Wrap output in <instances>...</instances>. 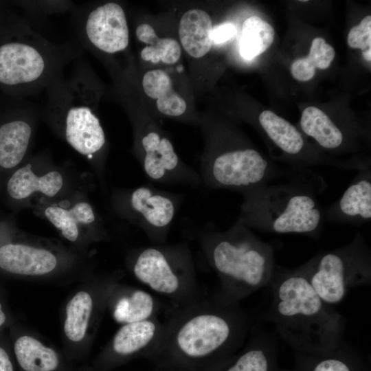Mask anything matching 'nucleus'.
<instances>
[{
  "label": "nucleus",
  "mask_w": 371,
  "mask_h": 371,
  "mask_svg": "<svg viewBox=\"0 0 371 371\" xmlns=\"http://www.w3.org/2000/svg\"><path fill=\"white\" fill-rule=\"evenodd\" d=\"M249 322L238 304L216 295L180 306L166 322L149 357L164 371H214L223 356L248 335Z\"/></svg>",
  "instance_id": "f257e3e1"
},
{
  "label": "nucleus",
  "mask_w": 371,
  "mask_h": 371,
  "mask_svg": "<svg viewBox=\"0 0 371 371\" xmlns=\"http://www.w3.org/2000/svg\"><path fill=\"white\" fill-rule=\"evenodd\" d=\"M268 286L273 297L263 319L273 324L284 341L313 352L341 346L345 317L320 298L299 267H277Z\"/></svg>",
  "instance_id": "f03ea898"
},
{
  "label": "nucleus",
  "mask_w": 371,
  "mask_h": 371,
  "mask_svg": "<svg viewBox=\"0 0 371 371\" xmlns=\"http://www.w3.org/2000/svg\"><path fill=\"white\" fill-rule=\"evenodd\" d=\"M199 240L219 279L221 300L238 304L271 282L277 268L273 247L241 223L225 231L205 230Z\"/></svg>",
  "instance_id": "7ed1b4c3"
},
{
  "label": "nucleus",
  "mask_w": 371,
  "mask_h": 371,
  "mask_svg": "<svg viewBox=\"0 0 371 371\" xmlns=\"http://www.w3.org/2000/svg\"><path fill=\"white\" fill-rule=\"evenodd\" d=\"M237 221L249 229L317 237L322 213L312 192L297 184H265L243 193Z\"/></svg>",
  "instance_id": "20e7f679"
},
{
  "label": "nucleus",
  "mask_w": 371,
  "mask_h": 371,
  "mask_svg": "<svg viewBox=\"0 0 371 371\" xmlns=\"http://www.w3.org/2000/svg\"><path fill=\"white\" fill-rule=\"evenodd\" d=\"M327 304L340 303L349 291L371 282V251L360 232L347 245L318 253L298 267Z\"/></svg>",
  "instance_id": "39448f33"
},
{
  "label": "nucleus",
  "mask_w": 371,
  "mask_h": 371,
  "mask_svg": "<svg viewBox=\"0 0 371 371\" xmlns=\"http://www.w3.org/2000/svg\"><path fill=\"white\" fill-rule=\"evenodd\" d=\"M133 272L141 283L180 306L203 297L187 243L141 249L135 257Z\"/></svg>",
  "instance_id": "423d86ee"
},
{
  "label": "nucleus",
  "mask_w": 371,
  "mask_h": 371,
  "mask_svg": "<svg viewBox=\"0 0 371 371\" xmlns=\"http://www.w3.org/2000/svg\"><path fill=\"white\" fill-rule=\"evenodd\" d=\"M56 60L50 48L35 38L5 43L0 46V82L35 87L52 74Z\"/></svg>",
  "instance_id": "0eeeda50"
},
{
  "label": "nucleus",
  "mask_w": 371,
  "mask_h": 371,
  "mask_svg": "<svg viewBox=\"0 0 371 371\" xmlns=\"http://www.w3.org/2000/svg\"><path fill=\"white\" fill-rule=\"evenodd\" d=\"M128 202L148 238L159 245L163 243L179 206V196L141 186L131 192Z\"/></svg>",
  "instance_id": "6e6552de"
},
{
  "label": "nucleus",
  "mask_w": 371,
  "mask_h": 371,
  "mask_svg": "<svg viewBox=\"0 0 371 371\" xmlns=\"http://www.w3.org/2000/svg\"><path fill=\"white\" fill-rule=\"evenodd\" d=\"M83 29L86 41L103 52L114 54L128 45L126 18L117 3H106L93 9L86 16Z\"/></svg>",
  "instance_id": "1a4fd4ad"
},
{
  "label": "nucleus",
  "mask_w": 371,
  "mask_h": 371,
  "mask_svg": "<svg viewBox=\"0 0 371 371\" xmlns=\"http://www.w3.org/2000/svg\"><path fill=\"white\" fill-rule=\"evenodd\" d=\"M67 106L65 137L69 144L88 156L101 150L105 144L104 133L87 102H71Z\"/></svg>",
  "instance_id": "9d476101"
},
{
  "label": "nucleus",
  "mask_w": 371,
  "mask_h": 371,
  "mask_svg": "<svg viewBox=\"0 0 371 371\" xmlns=\"http://www.w3.org/2000/svg\"><path fill=\"white\" fill-rule=\"evenodd\" d=\"M358 171L340 199L328 210L326 217L328 221L358 225L370 220V168Z\"/></svg>",
  "instance_id": "9b49d317"
},
{
  "label": "nucleus",
  "mask_w": 371,
  "mask_h": 371,
  "mask_svg": "<svg viewBox=\"0 0 371 371\" xmlns=\"http://www.w3.org/2000/svg\"><path fill=\"white\" fill-rule=\"evenodd\" d=\"M164 323L157 317L124 324L115 335L112 351L117 357L144 355L150 357L158 346Z\"/></svg>",
  "instance_id": "f8f14e48"
},
{
  "label": "nucleus",
  "mask_w": 371,
  "mask_h": 371,
  "mask_svg": "<svg viewBox=\"0 0 371 371\" xmlns=\"http://www.w3.org/2000/svg\"><path fill=\"white\" fill-rule=\"evenodd\" d=\"M56 257L49 251L21 244L0 247V267L21 275H43L56 266Z\"/></svg>",
  "instance_id": "ddd939ff"
},
{
  "label": "nucleus",
  "mask_w": 371,
  "mask_h": 371,
  "mask_svg": "<svg viewBox=\"0 0 371 371\" xmlns=\"http://www.w3.org/2000/svg\"><path fill=\"white\" fill-rule=\"evenodd\" d=\"M212 22L210 15L199 9H192L182 16L179 34L182 47L194 58L204 56L212 45Z\"/></svg>",
  "instance_id": "4468645a"
},
{
  "label": "nucleus",
  "mask_w": 371,
  "mask_h": 371,
  "mask_svg": "<svg viewBox=\"0 0 371 371\" xmlns=\"http://www.w3.org/2000/svg\"><path fill=\"white\" fill-rule=\"evenodd\" d=\"M258 121L269 138L286 155L297 159L300 157L303 163L307 164L303 156L305 142L295 126L269 110L260 114Z\"/></svg>",
  "instance_id": "2eb2a0df"
},
{
  "label": "nucleus",
  "mask_w": 371,
  "mask_h": 371,
  "mask_svg": "<svg viewBox=\"0 0 371 371\" xmlns=\"http://www.w3.org/2000/svg\"><path fill=\"white\" fill-rule=\"evenodd\" d=\"M142 86L148 96L157 100V109L163 114L178 117L186 111L185 100L172 89L170 78L163 70L146 72L143 77Z\"/></svg>",
  "instance_id": "dca6fc26"
},
{
  "label": "nucleus",
  "mask_w": 371,
  "mask_h": 371,
  "mask_svg": "<svg viewBox=\"0 0 371 371\" xmlns=\"http://www.w3.org/2000/svg\"><path fill=\"white\" fill-rule=\"evenodd\" d=\"M31 164L17 170L8 183V192L14 199H22L34 192L53 196L63 186L61 175L56 171L38 177L32 171Z\"/></svg>",
  "instance_id": "f3484780"
},
{
  "label": "nucleus",
  "mask_w": 371,
  "mask_h": 371,
  "mask_svg": "<svg viewBox=\"0 0 371 371\" xmlns=\"http://www.w3.org/2000/svg\"><path fill=\"white\" fill-rule=\"evenodd\" d=\"M300 126L306 135L329 150L341 147L344 141L341 128L326 113L315 106H308L303 111Z\"/></svg>",
  "instance_id": "a211bd4d"
},
{
  "label": "nucleus",
  "mask_w": 371,
  "mask_h": 371,
  "mask_svg": "<svg viewBox=\"0 0 371 371\" xmlns=\"http://www.w3.org/2000/svg\"><path fill=\"white\" fill-rule=\"evenodd\" d=\"M32 128L25 121L15 120L0 126V166L11 168L23 159L27 149Z\"/></svg>",
  "instance_id": "6ab92c4d"
},
{
  "label": "nucleus",
  "mask_w": 371,
  "mask_h": 371,
  "mask_svg": "<svg viewBox=\"0 0 371 371\" xmlns=\"http://www.w3.org/2000/svg\"><path fill=\"white\" fill-rule=\"evenodd\" d=\"M158 304L148 291L133 289L115 303L113 317L120 324H128L157 317Z\"/></svg>",
  "instance_id": "aec40b11"
},
{
  "label": "nucleus",
  "mask_w": 371,
  "mask_h": 371,
  "mask_svg": "<svg viewBox=\"0 0 371 371\" xmlns=\"http://www.w3.org/2000/svg\"><path fill=\"white\" fill-rule=\"evenodd\" d=\"M14 350L17 362L24 371H55L59 367L57 353L32 337L19 338Z\"/></svg>",
  "instance_id": "412c9836"
},
{
  "label": "nucleus",
  "mask_w": 371,
  "mask_h": 371,
  "mask_svg": "<svg viewBox=\"0 0 371 371\" xmlns=\"http://www.w3.org/2000/svg\"><path fill=\"white\" fill-rule=\"evenodd\" d=\"M137 39L146 46L141 52V57L146 61L158 63L174 64L181 56L179 43L172 38L158 37L151 25L143 23L135 30Z\"/></svg>",
  "instance_id": "4be33fe9"
},
{
  "label": "nucleus",
  "mask_w": 371,
  "mask_h": 371,
  "mask_svg": "<svg viewBox=\"0 0 371 371\" xmlns=\"http://www.w3.org/2000/svg\"><path fill=\"white\" fill-rule=\"evenodd\" d=\"M274 36V29L267 21L258 16L247 18L241 29L239 42L241 56L251 60L259 56L271 45Z\"/></svg>",
  "instance_id": "5701e85b"
},
{
  "label": "nucleus",
  "mask_w": 371,
  "mask_h": 371,
  "mask_svg": "<svg viewBox=\"0 0 371 371\" xmlns=\"http://www.w3.org/2000/svg\"><path fill=\"white\" fill-rule=\"evenodd\" d=\"M49 221L59 229L65 238L75 241L78 236V223L89 224L95 221L91 206L85 202L77 203L71 209L49 207L45 211Z\"/></svg>",
  "instance_id": "b1692460"
},
{
  "label": "nucleus",
  "mask_w": 371,
  "mask_h": 371,
  "mask_svg": "<svg viewBox=\"0 0 371 371\" xmlns=\"http://www.w3.org/2000/svg\"><path fill=\"white\" fill-rule=\"evenodd\" d=\"M334 48L322 37L315 38L307 56L295 60L291 66L293 77L299 81H308L313 78L315 69H325L334 59Z\"/></svg>",
  "instance_id": "393cba45"
},
{
  "label": "nucleus",
  "mask_w": 371,
  "mask_h": 371,
  "mask_svg": "<svg viewBox=\"0 0 371 371\" xmlns=\"http://www.w3.org/2000/svg\"><path fill=\"white\" fill-rule=\"evenodd\" d=\"M268 335L256 334L250 339V344L234 361L223 368L214 371H269V358L266 350L271 340Z\"/></svg>",
  "instance_id": "a878e982"
},
{
  "label": "nucleus",
  "mask_w": 371,
  "mask_h": 371,
  "mask_svg": "<svg viewBox=\"0 0 371 371\" xmlns=\"http://www.w3.org/2000/svg\"><path fill=\"white\" fill-rule=\"evenodd\" d=\"M93 308L91 295L85 291L77 293L66 308L64 330L71 341H79L85 337Z\"/></svg>",
  "instance_id": "bb28decb"
},
{
  "label": "nucleus",
  "mask_w": 371,
  "mask_h": 371,
  "mask_svg": "<svg viewBox=\"0 0 371 371\" xmlns=\"http://www.w3.org/2000/svg\"><path fill=\"white\" fill-rule=\"evenodd\" d=\"M347 42L350 47L362 51L371 48V16L364 17L350 30Z\"/></svg>",
  "instance_id": "cd10ccee"
},
{
  "label": "nucleus",
  "mask_w": 371,
  "mask_h": 371,
  "mask_svg": "<svg viewBox=\"0 0 371 371\" xmlns=\"http://www.w3.org/2000/svg\"><path fill=\"white\" fill-rule=\"evenodd\" d=\"M313 371H352L351 368L341 359L328 357L318 361Z\"/></svg>",
  "instance_id": "c85d7f7f"
},
{
  "label": "nucleus",
  "mask_w": 371,
  "mask_h": 371,
  "mask_svg": "<svg viewBox=\"0 0 371 371\" xmlns=\"http://www.w3.org/2000/svg\"><path fill=\"white\" fill-rule=\"evenodd\" d=\"M236 32V27L232 23H225L216 26L212 29V43L214 42L216 44L223 43L233 38Z\"/></svg>",
  "instance_id": "c756f323"
},
{
  "label": "nucleus",
  "mask_w": 371,
  "mask_h": 371,
  "mask_svg": "<svg viewBox=\"0 0 371 371\" xmlns=\"http://www.w3.org/2000/svg\"><path fill=\"white\" fill-rule=\"evenodd\" d=\"M0 371H14L12 362L7 352L0 347Z\"/></svg>",
  "instance_id": "7c9ffc66"
},
{
  "label": "nucleus",
  "mask_w": 371,
  "mask_h": 371,
  "mask_svg": "<svg viewBox=\"0 0 371 371\" xmlns=\"http://www.w3.org/2000/svg\"><path fill=\"white\" fill-rule=\"evenodd\" d=\"M362 55L363 58L367 60L370 62L371 60V48L366 49L362 51Z\"/></svg>",
  "instance_id": "2f4dec72"
},
{
  "label": "nucleus",
  "mask_w": 371,
  "mask_h": 371,
  "mask_svg": "<svg viewBox=\"0 0 371 371\" xmlns=\"http://www.w3.org/2000/svg\"><path fill=\"white\" fill-rule=\"evenodd\" d=\"M5 321V315L1 309V304H0V327L3 324Z\"/></svg>",
  "instance_id": "473e14b6"
}]
</instances>
